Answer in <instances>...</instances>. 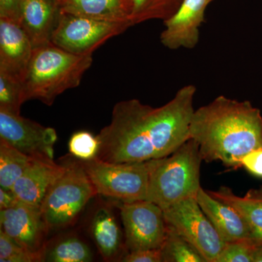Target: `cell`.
Here are the masks:
<instances>
[{"mask_svg":"<svg viewBox=\"0 0 262 262\" xmlns=\"http://www.w3.org/2000/svg\"><path fill=\"white\" fill-rule=\"evenodd\" d=\"M196 89L187 84L160 107L138 99L117 103L110 125L98 134V159L135 163L163 158L190 139L189 125Z\"/></svg>","mask_w":262,"mask_h":262,"instance_id":"cell-1","label":"cell"},{"mask_svg":"<svg viewBox=\"0 0 262 262\" xmlns=\"http://www.w3.org/2000/svg\"><path fill=\"white\" fill-rule=\"evenodd\" d=\"M189 137L208 163L221 161L229 168L242 167L243 158L262 147L261 111L250 101L220 96L194 110Z\"/></svg>","mask_w":262,"mask_h":262,"instance_id":"cell-2","label":"cell"},{"mask_svg":"<svg viewBox=\"0 0 262 262\" xmlns=\"http://www.w3.org/2000/svg\"><path fill=\"white\" fill-rule=\"evenodd\" d=\"M92 62V55L73 54L51 42L34 48L22 80L24 100L51 106L59 95L80 85Z\"/></svg>","mask_w":262,"mask_h":262,"instance_id":"cell-3","label":"cell"},{"mask_svg":"<svg viewBox=\"0 0 262 262\" xmlns=\"http://www.w3.org/2000/svg\"><path fill=\"white\" fill-rule=\"evenodd\" d=\"M201 152L192 139L171 154L147 162L149 184L146 201L163 210L177 202L196 198L201 186Z\"/></svg>","mask_w":262,"mask_h":262,"instance_id":"cell-4","label":"cell"},{"mask_svg":"<svg viewBox=\"0 0 262 262\" xmlns=\"http://www.w3.org/2000/svg\"><path fill=\"white\" fill-rule=\"evenodd\" d=\"M96 194L80 162L66 165L65 171L52 185L41 208L49 230L70 225Z\"/></svg>","mask_w":262,"mask_h":262,"instance_id":"cell-5","label":"cell"},{"mask_svg":"<svg viewBox=\"0 0 262 262\" xmlns=\"http://www.w3.org/2000/svg\"><path fill=\"white\" fill-rule=\"evenodd\" d=\"M80 163L98 194L122 202L146 201L149 184L147 162L113 163L96 158Z\"/></svg>","mask_w":262,"mask_h":262,"instance_id":"cell-6","label":"cell"},{"mask_svg":"<svg viewBox=\"0 0 262 262\" xmlns=\"http://www.w3.org/2000/svg\"><path fill=\"white\" fill-rule=\"evenodd\" d=\"M167 226L178 232L201 253L206 262H215L225 248L196 198L177 202L163 210Z\"/></svg>","mask_w":262,"mask_h":262,"instance_id":"cell-7","label":"cell"},{"mask_svg":"<svg viewBox=\"0 0 262 262\" xmlns=\"http://www.w3.org/2000/svg\"><path fill=\"white\" fill-rule=\"evenodd\" d=\"M130 27V24L101 21L61 10L51 43L73 54L93 55L110 38L122 34Z\"/></svg>","mask_w":262,"mask_h":262,"instance_id":"cell-8","label":"cell"},{"mask_svg":"<svg viewBox=\"0 0 262 262\" xmlns=\"http://www.w3.org/2000/svg\"><path fill=\"white\" fill-rule=\"evenodd\" d=\"M119 208L129 252L161 248L168 226L160 206L148 201H122Z\"/></svg>","mask_w":262,"mask_h":262,"instance_id":"cell-9","label":"cell"},{"mask_svg":"<svg viewBox=\"0 0 262 262\" xmlns=\"http://www.w3.org/2000/svg\"><path fill=\"white\" fill-rule=\"evenodd\" d=\"M58 136L53 127L0 110V140L30 158L53 160Z\"/></svg>","mask_w":262,"mask_h":262,"instance_id":"cell-10","label":"cell"},{"mask_svg":"<svg viewBox=\"0 0 262 262\" xmlns=\"http://www.w3.org/2000/svg\"><path fill=\"white\" fill-rule=\"evenodd\" d=\"M1 230L21 245L37 261L42 260L48 229L42 208L21 201L0 210Z\"/></svg>","mask_w":262,"mask_h":262,"instance_id":"cell-11","label":"cell"},{"mask_svg":"<svg viewBox=\"0 0 262 262\" xmlns=\"http://www.w3.org/2000/svg\"><path fill=\"white\" fill-rule=\"evenodd\" d=\"M213 0H183L179 9L164 20L165 29L160 41L170 50L192 49L200 39V28L204 21L205 12Z\"/></svg>","mask_w":262,"mask_h":262,"instance_id":"cell-12","label":"cell"},{"mask_svg":"<svg viewBox=\"0 0 262 262\" xmlns=\"http://www.w3.org/2000/svg\"><path fill=\"white\" fill-rule=\"evenodd\" d=\"M34 47L20 24L0 18V72L22 81Z\"/></svg>","mask_w":262,"mask_h":262,"instance_id":"cell-13","label":"cell"},{"mask_svg":"<svg viewBox=\"0 0 262 262\" xmlns=\"http://www.w3.org/2000/svg\"><path fill=\"white\" fill-rule=\"evenodd\" d=\"M65 170L66 165L54 160L32 158L11 191L19 201L42 208L48 191Z\"/></svg>","mask_w":262,"mask_h":262,"instance_id":"cell-14","label":"cell"},{"mask_svg":"<svg viewBox=\"0 0 262 262\" xmlns=\"http://www.w3.org/2000/svg\"><path fill=\"white\" fill-rule=\"evenodd\" d=\"M196 200L225 244L250 243L251 236L247 224L234 208L213 198L202 187L196 194Z\"/></svg>","mask_w":262,"mask_h":262,"instance_id":"cell-15","label":"cell"},{"mask_svg":"<svg viewBox=\"0 0 262 262\" xmlns=\"http://www.w3.org/2000/svg\"><path fill=\"white\" fill-rule=\"evenodd\" d=\"M60 14L58 0H23L19 24L34 48L51 42Z\"/></svg>","mask_w":262,"mask_h":262,"instance_id":"cell-16","label":"cell"},{"mask_svg":"<svg viewBox=\"0 0 262 262\" xmlns=\"http://www.w3.org/2000/svg\"><path fill=\"white\" fill-rule=\"evenodd\" d=\"M208 192L213 198L232 206L242 215L249 229L250 243L253 246L262 244V185L250 189L244 196L236 195L227 187Z\"/></svg>","mask_w":262,"mask_h":262,"instance_id":"cell-17","label":"cell"},{"mask_svg":"<svg viewBox=\"0 0 262 262\" xmlns=\"http://www.w3.org/2000/svg\"><path fill=\"white\" fill-rule=\"evenodd\" d=\"M59 5L70 14L132 26L125 0H60Z\"/></svg>","mask_w":262,"mask_h":262,"instance_id":"cell-18","label":"cell"},{"mask_svg":"<svg viewBox=\"0 0 262 262\" xmlns=\"http://www.w3.org/2000/svg\"><path fill=\"white\" fill-rule=\"evenodd\" d=\"M91 234L101 256L106 261L118 256L122 248L121 230L113 211L101 206L95 212L91 226Z\"/></svg>","mask_w":262,"mask_h":262,"instance_id":"cell-19","label":"cell"},{"mask_svg":"<svg viewBox=\"0 0 262 262\" xmlns=\"http://www.w3.org/2000/svg\"><path fill=\"white\" fill-rule=\"evenodd\" d=\"M183 0H125L132 26L146 20H164L179 9Z\"/></svg>","mask_w":262,"mask_h":262,"instance_id":"cell-20","label":"cell"},{"mask_svg":"<svg viewBox=\"0 0 262 262\" xmlns=\"http://www.w3.org/2000/svg\"><path fill=\"white\" fill-rule=\"evenodd\" d=\"M32 160L28 155L0 140V187L11 190Z\"/></svg>","mask_w":262,"mask_h":262,"instance_id":"cell-21","label":"cell"},{"mask_svg":"<svg viewBox=\"0 0 262 262\" xmlns=\"http://www.w3.org/2000/svg\"><path fill=\"white\" fill-rule=\"evenodd\" d=\"M93 253L89 246L77 237H67L51 248H46L41 261L48 262H89Z\"/></svg>","mask_w":262,"mask_h":262,"instance_id":"cell-22","label":"cell"},{"mask_svg":"<svg viewBox=\"0 0 262 262\" xmlns=\"http://www.w3.org/2000/svg\"><path fill=\"white\" fill-rule=\"evenodd\" d=\"M160 249L162 262H206L190 243L168 227L166 238Z\"/></svg>","mask_w":262,"mask_h":262,"instance_id":"cell-23","label":"cell"},{"mask_svg":"<svg viewBox=\"0 0 262 262\" xmlns=\"http://www.w3.org/2000/svg\"><path fill=\"white\" fill-rule=\"evenodd\" d=\"M24 102L22 81L0 72V110L20 115Z\"/></svg>","mask_w":262,"mask_h":262,"instance_id":"cell-24","label":"cell"},{"mask_svg":"<svg viewBox=\"0 0 262 262\" xmlns=\"http://www.w3.org/2000/svg\"><path fill=\"white\" fill-rule=\"evenodd\" d=\"M69 150L80 161H90L97 157L99 141L97 136L93 135L89 131H78L70 138Z\"/></svg>","mask_w":262,"mask_h":262,"instance_id":"cell-25","label":"cell"},{"mask_svg":"<svg viewBox=\"0 0 262 262\" xmlns=\"http://www.w3.org/2000/svg\"><path fill=\"white\" fill-rule=\"evenodd\" d=\"M0 261H37L36 258L14 239L0 230Z\"/></svg>","mask_w":262,"mask_h":262,"instance_id":"cell-26","label":"cell"},{"mask_svg":"<svg viewBox=\"0 0 262 262\" xmlns=\"http://www.w3.org/2000/svg\"><path fill=\"white\" fill-rule=\"evenodd\" d=\"M253 246L249 242L226 244L215 262H253Z\"/></svg>","mask_w":262,"mask_h":262,"instance_id":"cell-27","label":"cell"},{"mask_svg":"<svg viewBox=\"0 0 262 262\" xmlns=\"http://www.w3.org/2000/svg\"><path fill=\"white\" fill-rule=\"evenodd\" d=\"M125 262H162L160 249L140 250L131 251L122 257Z\"/></svg>","mask_w":262,"mask_h":262,"instance_id":"cell-28","label":"cell"},{"mask_svg":"<svg viewBox=\"0 0 262 262\" xmlns=\"http://www.w3.org/2000/svg\"><path fill=\"white\" fill-rule=\"evenodd\" d=\"M242 166L253 175L262 178V147L246 155L243 158Z\"/></svg>","mask_w":262,"mask_h":262,"instance_id":"cell-29","label":"cell"},{"mask_svg":"<svg viewBox=\"0 0 262 262\" xmlns=\"http://www.w3.org/2000/svg\"><path fill=\"white\" fill-rule=\"evenodd\" d=\"M23 0H0V18L19 24Z\"/></svg>","mask_w":262,"mask_h":262,"instance_id":"cell-30","label":"cell"},{"mask_svg":"<svg viewBox=\"0 0 262 262\" xmlns=\"http://www.w3.org/2000/svg\"><path fill=\"white\" fill-rule=\"evenodd\" d=\"M18 200L11 190L0 187V210L6 209L16 204Z\"/></svg>","mask_w":262,"mask_h":262,"instance_id":"cell-31","label":"cell"},{"mask_svg":"<svg viewBox=\"0 0 262 262\" xmlns=\"http://www.w3.org/2000/svg\"><path fill=\"white\" fill-rule=\"evenodd\" d=\"M253 262H262V244L253 246Z\"/></svg>","mask_w":262,"mask_h":262,"instance_id":"cell-32","label":"cell"},{"mask_svg":"<svg viewBox=\"0 0 262 262\" xmlns=\"http://www.w3.org/2000/svg\"><path fill=\"white\" fill-rule=\"evenodd\" d=\"M58 2H59V1H60V0H58Z\"/></svg>","mask_w":262,"mask_h":262,"instance_id":"cell-33","label":"cell"}]
</instances>
